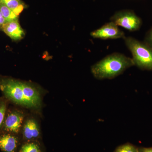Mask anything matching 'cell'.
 I'll use <instances>...</instances> for the list:
<instances>
[{
    "label": "cell",
    "mask_w": 152,
    "mask_h": 152,
    "mask_svg": "<svg viewBox=\"0 0 152 152\" xmlns=\"http://www.w3.org/2000/svg\"><path fill=\"white\" fill-rule=\"evenodd\" d=\"M118 26H121L130 31H135L141 27V19L132 11L122 10L115 13L110 18Z\"/></svg>",
    "instance_id": "277c9868"
},
{
    "label": "cell",
    "mask_w": 152,
    "mask_h": 152,
    "mask_svg": "<svg viewBox=\"0 0 152 152\" xmlns=\"http://www.w3.org/2000/svg\"><path fill=\"white\" fill-rule=\"evenodd\" d=\"M0 91L7 100L28 108L41 105L39 90L33 84L7 77H0Z\"/></svg>",
    "instance_id": "6da1fadb"
},
{
    "label": "cell",
    "mask_w": 152,
    "mask_h": 152,
    "mask_svg": "<svg viewBox=\"0 0 152 152\" xmlns=\"http://www.w3.org/2000/svg\"><path fill=\"white\" fill-rule=\"evenodd\" d=\"M21 143L18 135L0 132V150L2 152H18Z\"/></svg>",
    "instance_id": "52a82bcc"
},
{
    "label": "cell",
    "mask_w": 152,
    "mask_h": 152,
    "mask_svg": "<svg viewBox=\"0 0 152 152\" xmlns=\"http://www.w3.org/2000/svg\"><path fill=\"white\" fill-rule=\"evenodd\" d=\"M0 12L7 22L19 20V16L7 7L0 4Z\"/></svg>",
    "instance_id": "7c38bea8"
},
{
    "label": "cell",
    "mask_w": 152,
    "mask_h": 152,
    "mask_svg": "<svg viewBox=\"0 0 152 152\" xmlns=\"http://www.w3.org/2000/svg\"><path fill=\"white\" fill-rule=\"evenodd\" d=\"M0 4L7 7L18 16L27 7L22 0H0Z\"/></svg>",
    "instance_id": "30bf717a"
},
{
    "label": "cell",
    "mask_w": 152,
    "mask_h": 152,
    "mask_svg": "<svg viewBox=\"0 0 152 152\" xmlns=\"http://www.w3.org/2000/svg\"><path fill=\"white\" fill-rule=\"evenodd\" d=\"M1 30L13 40H20L25 37L24 31L20 25L19 20L7 22Z\"/></svg>",
    "instance_id": "9c48e42d"
},
{
    "label": "cell",
    "mask_w": 152,
    "mask_h": 152,
    "mask_svg": "<svg viewBox=\"0 0 152 152\" xmlns=\"http://www.w3.org/2000/svg\"><path fill=\"white\" fill-rule=\"evenodd\" d=\"M7 100L5 98H0V132L6 113L7 111Z\"/></svg>",
    "instance_id": "4fadbf2b"
},
{
    "label": "cell",
    "mask_w": 152,
    "mask_h": 152,
    "mask_svg": "<svg viewBox=\"0 0 152 152\" xmlns=\"http://www.w3.org/2000/svg\"><path fill=\"white\" fill-rule=\"evenodd\" d=\"M24 115L16 109L7 111L0 132L10 133L18 135L23 126Z\"/></svg>",
    "instance_id": "5b68a950"
},
{
    "label": "cell",
    "mask_w": 152,
    "mask_h": 152,
    "mask_svg": "<svg viewBox=\"0 0 152 152\" xmlns=\"http://www.w3.org/2000/svg\"><path fill=\"white\" fill-rule=\"evenodd\" d=\"M134 66V64L132 58L115 53L107 55L93 65L91 72L95 78L98 80L112 79Z\"/></svg>",
    "instance_id": "7a4b0ae2"
},
{
    "label": "cell",
    "mask_w": 152,
    "mask_h": 152,
    "mask_svg": "<svg viewBox=\"0 0 152 152\" xmlns=\"http://www.w3.org/2000/svg\"><path fill=\"white\" fill-rule=\"evenodd\" d=\"M144 42L152 49V27L147 32Z\"/></svg>",
    "instance_id": "9a60e30c"
},
{
    "label": "cell",
    "mask_w": 152,
    "mask_h": 152,
    "mask_svg": "<svg viewBox=\"0 0 152 152\" xmlns=\"http://www.w3.org/2000/svg\"><path fill=\"white\" fill-rule=\"evenodd\" d=\"M138 152H152V147L150 148L140 147L138 148Z\"/></svg>",
    "instance_id": "2e32d148"
},
{
    "label": "cell",
    "mask_w": 152,
    "mask_h": 152,
    "mask_svg": "<svg viewBox=\"0 0 152 152\" xmlns=\"http://www.w3.org/2000/svg\"><path fill=\"white\" fill-rule=\"evenodd\" d=\"M91 37L100 39H115L126 37L124 33L113 22L106 23L100 28L91 33Z\"/></svg>",
    "instance_id": "8992f818"
},
{
    "label": "cell",
    "mask_w": 152,
    "mask_h": 152,
    "mask_svg": "<svg viewBox=\"0 0 152 152\" xmlns=\"http://www.w3.org/2000/svg\"><path fill=\"white\" fill-rule=\"evenodd\" d=\"M125 45L132 56L134 66L143 70H152V49L145 42L132 37H125Z\"/></svg>",
    "instance_id": "3957f363"
},
{
    "label": "cell",
    "mask_w": 152,
    "mask_h": 152,
    "mask_svg": "<svg viewBox=\"0 0 152 152\" xmlns=\"http://www.w3.org/2000/svg\"><path fill=\"white\" fill-rule=\"evenodd\" d=\"M7 22L5 19L4 18L3 15H2L1 13L0 12V29L1 30L3 25L4 24Z\"/></svg>",
    "instance_id": "e0dca14e"
},
{
    "label": "cell",
    "mask_w": 152,
    "mask_h": 152,
    "mask_svg": "<svg viewBox=\"0 0 152 152\" xmlns=\"http://www.w3.org/2000/svg\"><path fill=\"white\" fill-rule=\"evenodd\" d=\"M39 127L34 119H28L25 121L22 131V142L39 141Z\"/></svg>",
    "instance_id": "ba28073f"
},
{
    "label": "cell",
    "mask_w": 152,
    "mask_h": 152,
    "mask_svg": "<svg viewBox=\"0 0 152 152\" xmlns=\"http://www.w3.org/2000/svg\"><path fill=\"white\" fill-rule=\"evenodd\" d=\"M18 152H44L40 141L22 142Z\"/></svg>",
    "instance_id": "8fae6325"
},
{
    "label": "cell",
    "mask_w": 152,
    "mask_h": 152,
    "mask_svg": "<svg viewBox=\"0 0 152 152\" xmlns=\"http://www.w3.org/2000/svg\"><path fill=\"white\" fill-rule=\"evenodd\" d=\"M114 152H138V148L130 143L117 147Z\"/></svg>",
    "instance_id": "5bb4252c"
}]
</instances>
